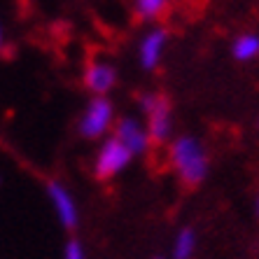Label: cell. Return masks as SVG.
I'll list each match as a JSON object with an SVG mask.
<instances>
[{
  "mask_svg": "<svg viewBox=\"0 0 259 259\" xmlns=\"http://www.w3.org/2000/svg\"><path fill=\"white\" fill-rule=\"evenodd\" d=\"M168 0H136V12L143 19H157L166 10Z\"/></svg>",
  "mask_w": 259,
  "mask_h": 259,
  "instance_id": "cell-11",
  "label": "cell"
},
{
  "mask_svg": "<svg viewBox=\"0 0 259 259\" xmlns=\"http://www.w3.org/2000/svg\"><path fill=\"white\" fill-rule=\"evenodd\" d=\"M138 103H140V110H143V112H147V115H150L152 110L157 108L159 96H154V94H143V96L138 98Z\"/></svg>",
  "mask_w": 259,
  "mask_h": 259,
  "instance_id": "cell-13",
  "label": "cell"
},
{
  "mask_svg": "<svg viewBox=\"0 0 259 259\" xmlns=\"http://www.w3.org/2000/svg\"><path fill=\"white\" fill-rule=\"evenodd\" d=\"M112 115H115L112 103L105 96L91 98V103L84 110V115L79 119V133H82L84 138H98V136H103V133L108 131L110 121H112Z\"/></svg>",
  "mask_w": 259,
  "mask_h": 259,
  "instance_id": "cell-3",
  "label": "cell"
},
{
  "mask_svg": "<svg viewBox=\"0 0 259 259\" xmlns=\"http://www.w3.org/2000/svg\"><path fill=\"white\" fill-rule=\"evenodd\" d=\"M231 54L236 61H252L259 56V35L254 33H245V35L236 37L234 47H231Z\"/></svg>",
  "mask_w": 259,
  "mask_h": 259,
  "instance_id": "cell-9",
  "label": "cell"
},
{
  "mask_svg": "<svg viewBox=\"0 0 259 259\" xmlns=\"http://www.w3.org/2000/svg\"><path fill=\"white\" fill-rule=\"evenodd\" d=\"M131 152L124 147V143L117 138H108L103 143V147L98 150V157H96V178L101 180H108V178H115L117 173L128 166L131 161Z\"/></svg>",
  "mask_w": 259,
  "mask_h": 259,
  "instance_id": "cell-2",
  "label": "cell"
},
{
  "mask_svg": "<svg viewBox=\"0 0 259 259\" xmlns=\"http://www.w3.org/2000/svg\"><path fill=\"white\" fill-rule=\"evenodd\" d=\"M154 259H161V257H154Z\"/></svg>",
  "mask_w": 259,
  "mask_h": 259,
  "instance_id": "cell-16",
  "label": "cell"
},
{
  "mask_svg": "<svg viewBox=\"0 0 259 259\" xmlns=\"http://www.w3.org/2000/svg\"><path fill=\"white\" fill-rule=\"evenodd\" d=\"M194 247H196V234L194 229H182L180 234L175 236L173 243V257L175 259H189L194 254Z\"/></svg>",
  "mask_w": 259,
  "mask_h": 259,
  "instance_id": "cell-10",
  "label": "cell"
},
{
  "mask_svg": "<svg viewBox=\"0 0 259 259\" xmlns=\"http://www.w3.org/2000/svg\"><path fill=\"white\" fill-rule=\"evenodd\" d=\"M47 194H49V201H52V205H54V210H56V217L61 220V224H63L66 229H75L79 215H77V205H75L72 194L56 180H52L47 185Z\"/></svg>",
  "mask_w": 259,
  "mask_h": 259,
  "instance_id": "cell-4",
  "label": "cell"
},
{
  "mask_svg": "<svg viewBox=\"0 0 259 259\" xmlns=\"http://www.w3.org/2000/svg\"><path fill=\"white\" fill-rule=\"evenodd\" d=\"M166 40H168V33L163 28H154L143 37V42H140V66L145 70H154L159 66Z\"/></svg>",
  "mask_w": 259,
  "mask_h": 259,
  "instance_id": "cell-6",
  "label": "cell"
},
{
  "mask_svg": "<svg viewBox=\"0 0 259 259\" xmlns=\"http://www.w3.org/2000/svg\"><path fill=\"white\" fill-rule=\"evenodd\" d=\"M170 161L185 185H199L208 175V157L194 136H180L170 145Z\"/></svg>",
  "mask_w": 259,
  "mask_h": 259,
  "instance_id": "cell-1",
  "label": "cell"
},
{
  "mask_svg": "<svg viewBox=\"0 0 259 259\" xmlns=\"http://www.w3.org/2000/svg\"><path fill=\"white\" fill-rule=\"evenodd\" d=\"M170 126H173V119H170V103H168V98L159 96L157 108L150 112V138L157 140V143L168 140Z\"/></svg>",
  "mask_w": 259,
  "mask_h": 259,
  "instance_id": "cell-7",
  "label": "cell"
},
{
  "mask_svg": "<svg viewBox=\"0 0 259 259\" xmlns=\"http://www.w3.org/2000/svg\"><path fill=\"white\" fill-rule=\"evenodd\" d=\"M5 47V35H3V24H0V52Z\"/></svg>",
  "mask_w": 259,
  "mask_h": 259,
  "instance_id": "cell-14",
  "label": "cell"
},
{
  "mask_svg": "<svg viewBox=\"0 0 259 259\" xmlns=\"http://www.w3.org/2000/svg\"><path fill=\"white\" fill-rule=\"evenodd\" d=\"M254 212L259 215V194H257V199H254Z\"/></svg>",
  "mask_w": 259,
  "mask_h": 259,
  "instance_id": "cell-15",
  "label": "cell"
},
{
  "mask_svg": "<svg viewBox=\"0 0 259 259\" xmlns=\"http://www.w3.org/2000/svg\"><path fill=\"white\" fill-rule=\"evenodd\" d=\"M115 138L121 140V143H124V147H126L131 154H143V152L150 147V133L145 131V128L140 126L136 119H131V117L119 119Z\"/></svg>",
  "mask_w": 259,
  "mask_h": 259,
  "instance_id": "cell-5",
  "label": "cell"
},
{
  "mask_svg": "<svg viewBox=\"0 0 259 259\" xmlns=\"http://www.w3.org/2000/svg\"><path fill=\"white\" fill-rule=\"evenodd\" d=\"M0 182H3V178H0Z\"/></svg>",
  "mask_w": 259,
  "mask_h": 259,
  "instance_id": "cell-17",
  "label": "cell"
},
{
  "mask_svg": "<svg viewBox=\"0 0 259 259\" xmlns=\"http://www.w3.org/2000/svg\"><path fill=\"white\" fill-rule=\"evenodd\" d=\"M84 82H87V87H89V91L103 96L105 91H110L115 87L117 72H115V68L108 66V63H91L84 72Z\"/></svg>",
  "mask_w": 259,
  "mask_h": 259,
  "instance_id": "cell-8",
  "label": "cell"
},
{
  "mask_svg": "<svg viewBox=\"0 0 259 259\" xmlns=\"http://www.w3.org/2000/svg\"><path fill=\"white\" fill-rule=\"evenodd\" d=\"M63 259H84V247H82V243L75 241V238H72V241H68Z\"/></svg>",
  "mask_w": 259,
  "mask_h": 259,
  "instance_id": "cell-12",
  "label": "cell"
}]
</instances>
